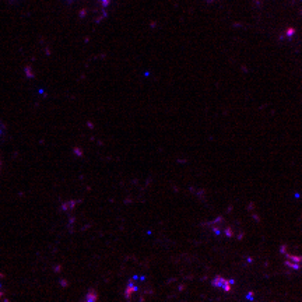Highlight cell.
Masks as SVG:
<instances>
[{"label": "cell", "instance_id": "1", "mask_svg": "<svg viewBox=\"0 0 302 302\" xmlns=\"http://www.w3.org/2000/svg\"><path fill=\"white\" fill-rule=\"evenodd\" d=\"M210 225H211L213 232H214L216 235H218V237H221V235H225V237H234L232 226L226 225L225 220H224L222 217H217L216 220H213V221L210 222Z\"/></svg>", "mask_w": 302, "mask_h": 302}, {"label": "cell", "instance_id": "2", "mask_svg": "<svg viewBox=\"0 0 302 302\" xmlns=\"http://www.w3.org/2000/svg\"><path fill=\"white\" fill-rule=\"evenodd\" d=\"M234 284H235L234 280H228V278H224L221 276H216L213 278V287L220 288V290H222V291H225V292L231 291V288H232Z\"/></svg>", "mask_w": 302, "mask_h": 302}, {"label": "cell", "instance_id": "3", "mask_svg": "<svg viewBox=\"0 0 302 302\" xmlns=\"http://www.w3.org/2000/svg\"><path fill=\"white\" fill-rule=\"evenodd\" d=\"M285 266H287V267H290L291 270L302 269V256H297V255H287V256H285Z\"/></svg>", "mask_w": 302, "mask_h": 302}, {"label": "cell", "instance_id": "4", "mask_svg": "<svg viewBox=\"0 0 302 302\" xmlns=\"http://www.w3.org/2000/svg\"><path fill=\"white\" fill-rule=\"evenodd\" d=\"M98 301V294L97 291H94V290H90V291L87 292L86 295V299L83 302H97Z\"/></svg>", "mask_w": 302, "mask_h": 302}, {"label": "cell", "instance_id": "5", "mask_svg": "<svg viewBox=\"0 0 302 302\" xmlns=\"http://www.w3.org/2000/svg\"><path fill=\"white\" fill-rule=\"evenodd\" d=\"M101 3H102V6H104V7H107L109 3H111V0H101Z\"/></svg>", "mask_w": 302, "mask_h": 302}, {"label": "cell", "instance_id": "6", "mask_svg": "<svg viewBox=\"0 0 302 302\" xmlns=\"http://www.w3.org/2000/svg\"><path fill=\"white\" fill-rule=\"evenodd\" d=\"M3 295V292H1V285H0V297Z\"/></svg>", "mask_w": 302, "mask_h": 302}]
</instances>
